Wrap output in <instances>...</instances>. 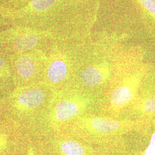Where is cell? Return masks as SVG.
Instances as JSON below:
<instances>
[{
	"label": "cell",
	"mask_w": 155,
	"mask_h": 155,
	"mask_svg": "<svg viewBox=\"0 0 155 155\" xmlns=\"http://www.w3.org/2000/svg\"><path fill=\"white\" fill-rule=\"evenodd\" d=\"M55 92L43 82L17 87L2 99L4 114L28 132L35 131Z\"/></svg>",
	"instance_id": "6da1fadb"
},
{
	"label": "cell",
	"mask_w": 155,
	"mask_h": 155,
	"mask_svg": "<svg viewBox=\"0 0 155 155\" xmlns=\"http://www.w3.org/2000/svg\"><path fill=\"white\" fill-rule=\"evenodd\" d=\"M93 102V98L86 94L55 91L36 130H48L54 133L66 132L75 121L86 114Z\"/></svg>",
	"instance_id": "7a4b0ae2"
},
{
	"label": "cell",
	"mask_w": 155,
	"mask_h": 155,
	"mask_svg": "<svg viewBox=\"0 0 155 155\" xmlns=\"http://www.w3.org/2000/svg\"><path fill=\"white\" fill-rule=\"evenodd\" d=\"M140 125L136 121L85 114L78 118L64 132L83 139L105 140L120 137L137 129Z\"/></svg>",
	"instance_id": "3957f363"
},
{
	"label": "cell",
	"mask_w": 155,
	"mask_h": 155,
	"mask_svg": "<svg viewBox=\"0 0 155 155\" xmlns=\"http://www.w3.org/2000/svg\"><path fill=\"white\" fill-rule=\"evenodd\" d=\"M144 74V68L120 74L116 79L106 100V110L120 113L132 105L136 99Z\"/></svg>",
	"instance_id": "277c9868"
},
{
	"label": "cell",
	"mask_w": 155,
	"mask_h": 155,
	"mask_svg": "<svg viewBox=\"0 0 155 155\" xmlns=\"http://www.w3.org/2000/svg\"><path fill=\"white\" fill-rule=\"evenodd\" d=\"M70 66L69 63L61 57L54 58L47 67L43 82L51 89L56 91L59 90L70 75Z\"/></svg>",
	"instance_id": "5b68a950"
},
{
	"label": "cell",
	"mask_w": 155,
	"mask_h": 155,
	"mask_svg": "<svg viewBox=\"0 0 155 155\" xmlns=\"http://www.w3.org/2000/svg\"><path fill=\"white\" fill-rule=\"evenodd\" d=\"M15 71L13 79L16 87L42 82L39 77L36 61L31 56L23 55L17 59Z\"/></svg>",
	"instance_id": "8992f818"
},
{
	"label": "cell",
	"mask_w": 155,
	"mask_h": 155,
	"mask_svg": "<svg viewBox=\"0 0 155 155\" xmlns=\"http://www.w3.org/2000/svg\"><path fill=\"white\" fill-rule=\"evenodd\" d=\"M112 70L108 62H101L86 67L79 73V81L87 87H97L111 77Z\"/></svg>",
	"instance_id": "52a82bcc"
},
{
	"label": "cell",
	"mask_w": 155,
	"mask_h": 155,
	"mask_svg": "<svg viewBox=\"0 0 155 155\" xmlns=\"http://www.w3.org/2000/svg\"><path fill=\"white\" fill-rule=\"evenodd\" d=\"M60 155H92V151L75 139L61 136L57 143Z\"/></svg>",
	"instance_id": "ba28073f"
},
{
	"label": "cell",
	"mask_w": 155,
	"mask_h": 155,
	"mask_svg": "<svg viewBox=\"0 0 155 155\" xmlns=\"http://www.w3.org/2000/svg\"><path fill=\"white\" fill-rule=\"evenodd\" d=\"M15 88L13 77L7 70L4 59L0 56V95L3 99Z\"/></svg>",
	"instance_id": "9c48e42d"
},
{
	"label": "cell",
	"mask_w": 155,
	"mask_h": 155,
	"mask_svg": "<svg viewBox=\"0 0 155 155\" xmlns=\"http://www.w3.org/2000/svg\"><path fill=\"white\" fill-rule=\"evenodd\" d=\"M132 106L134 111L139 115H152L155 113V94L141 100H136Z\"/></svg>",
	"instance_id": "30bf717a"
},
{
	"label": "cell",
	"mask_w": 155,
	"mask_h": 155,
	"mask_svg": "<svg viewBox=\"0 0 155 155\" xmlns=\"http://www.w3.org/2000/svg\"><path fill=\"white\" fill-rule=\"evenodd\" d=\"M38 38L35 35H25L17 38L13 43V48L19 53L32 50L38 43Z\"/></svg>",
	"instance_id": "8fae6325"
},
{
	"label": "cell",
	"mask_w": 155,
	"mask_h": 155,
	"mask_svg": "<svg viewBox=\"0 0 155 155\" xmlns=\"http://www.w3.org/2000/svg\"><path fill=\"white\" fill-rule=\"evenodd\" d=\"M150 16L155 18V0H135Z\"/></svg>",
	"instance_id": "7c38bea8"
},
{
	"label": "cell",
	"mask_w": 155,
	"mask_h": 155,
	"mask_svg": "<svg viewBox=\"0 0 155 155\" xmlns=\"http://www.w3.org/2000/svg\"><path fill=\"white\" fill-rule=\"evenodd\" d=\"M57 0H32L31 6L33 9L38 11H45L51 7Z\"/></svg>",
	"instance_id": "4fadbf2b"
},
{
	"label": "cell",
	"mask_w": 155,
	"mask_h": 155,
	"mask_svg": "<svg viewBox=\"0 0 155 155\" xmlns=\"http://www.w3.org/2000/svg\"><path fill=\"white\" fill-rule=\"evenodd\" d=\"M143 155H155V129L151 136L149 145L145 150Z\"/></svg>",
	"instance_id": "5bb4252c"
},
{
	"label": "cell",
	"mask_w": 155,
	"mask_h": 155,
	"mask_svg": "<svg viewBox=\"0 0 155 155\" xmlns=\"http://www.w3.org/2000/svg\"><path fill=\"white\" fill-rule=\"evenodd\" d=\"M26 155H36V153H35V150H34L33 147L30 146L29 147Z\"/></svg>",
	"instance_id": "9a60e30c"
}]
</instances>
